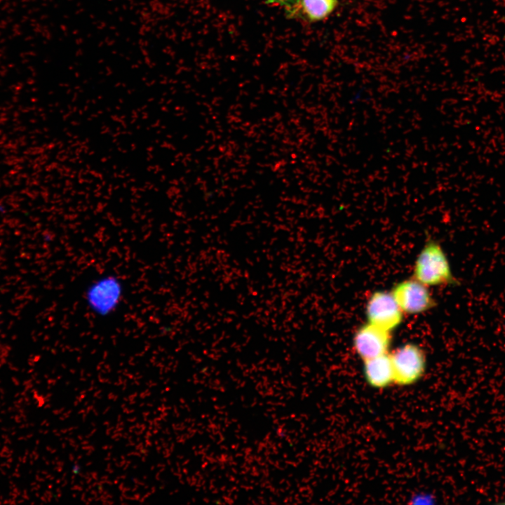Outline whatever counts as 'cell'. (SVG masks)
Returning <instances> with one entry per match:
<instances>
[{"label":"cell","mask_w":505,"mask_h":505,"mask_svg":"<svg viewBox=\"0 0 505 505\" xmlns=\"http://www.w3.org/2000/svg\"><path fill=\"white\" fill-rule=\"evenodd\" d=\"M365 382L372 388L384 389L394 384V372L389 353L363 361Z\"/></svg>","instance_id":"52a82bcc"},{"label":"cell","mask_w":505,"mask_h":505,"mask_svg":"<svg viewBox=\"0 0 505 505\" xmlns=\"http://www.w3.org/2000/svg\"><path fill=\"white\" fill-rule=\"evenodd\" d=\"M391 292L403 314H422L435 305L429 287L414 278L398 283Z\"/></svg>","instance_id":"5b68a950"},{"label":"cell","mask_w":505,"mask_h":505,"mask_svg":"<svg viewBox=\"0 0 505 505\" xmlns=\"http://www.w3.org/2000/svg\"><path fill=\"white\" fill-rule=\"evenodd\" d=\"M394 372V384L408 386L419 382L426 369L424 351L415 343H406L389 352Z\"/></svg>","instance_id":"3957f363"},{"label":"cell","mask_w":505,"mask_h":505,"mask_svg":"<svg viewBox=\"0 0 505 505\" xmlns=\"http://www.w3.org/2000/svg\"><path fill=\"white\" fill-rule=\"evenodd\" d=\"M286 3V10L291 14L299 11L308 20H321L335 8L337 0H276Z\"/></svg>","instance_id":"ba28073f"},{"label":"cell","mask_w":505,"mask_h":505,"mask_svg":"<svg viewBox=\"0 0 505 505\" xmlns=\"http://www.w3.org/2000/svg\"><path fill=\"white\" fill-rule=\"evenodd\" d=\"M368 323L392 332L402 323L401 311L391 292L376 291L365 305Z\"/></svg>","instance_id":"277c9868"},{"label":"cell","mask_w":505,"mask_h":505,"mask_svg":"<svg viewBox=\"0 0 505 505\" xmlns=\"http://www.w3.org/2000/svg\"><path fill=\"white\" fill-rule=\"evenodd\" d=\"M392 342L391 332L367 322L354 334L353 348L362 360L389 353Z\"/></svg>","instance_id":"8992f818"},{"label":"cell","mask_w":505,"mask_h":505,"mask_svg":"<svg viewBox=\"0 0 505 505\" xmlns=\"http://www.w3.org/2000/svg\"><path fill=\"white\" fill-rule=\"evenodd\" d=\"M126 295L123 280L116 274H101L86 286L83 298L88 310L96 317L106 318L121 308Z\"/></svg>","instance_id":"6da1fadb"},{"label":"cell","mask_w":505,"mask_h":505,"mask_svg":"<svg viewBox=\"0 0 505 505\" xmlns=\"http://www.w3.org/2000/svg\"><path fill=\"white\" fill-rule=\"evenodd\" d=\"M412 278L428 287L450 285L456 282L442 247L432 241H428L417 255Z\"/></svg>","instance_id":"7a4b0ae2"}]
</instances>
